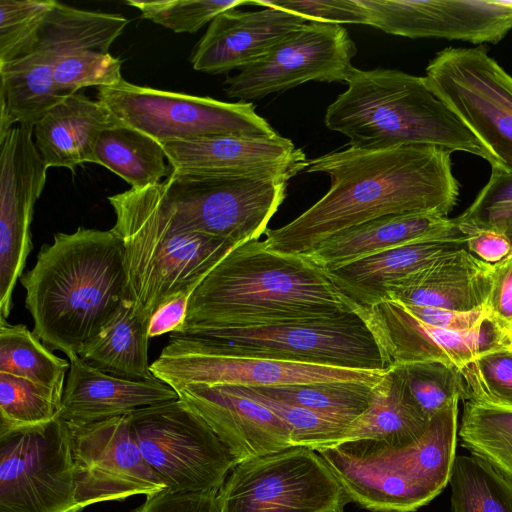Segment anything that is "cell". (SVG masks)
I'll use <instances>...</instances> for the list:
<instances>
[{
    "instance_id": "obj_1",
    "label": "cell",
    "mask_w": 512,
    "mask_h": 512,
    "mask_svg": "<svg viewBox=\"0 0 512 512\" xmlns=\"http://www.w3.org/2000/svg\"><path fill=\"white\" fill-rule=\"evenodd\" d=\"M452 151L430 145L385 150L349 147L311 159L309 173L330 178L326 194L264 241L272 251L307 255L335 234L393 214L435 213L448 217L457 204L459 183Z\"/></svg>"
},
{
    "instance_id": "obj_2",
    "label": "cell",
    "mask_w": 512,
    "mask_h": 512,
    "mask_svg": "<svg viewBox=\"0 0 512 512\" xmlns=\"http://www.w3.org/2000/svg\"><path fill=\"white\" fill-rule=\"evenodd\" d=\"M20 282L33 333L68 358L78 355L131 297L124 246L112 229L79 227L55 234Z\"/></svg>"
},
{
    "instance_id": "obj_3",
    "label": "cell",
    "mask_w": 512,
    "mask_h": 512,
    "mask_svg": "<svg viewBox=\"0 0 512 512\" xmlns=\"http://www.w3.org/2000/svg\"><path fill=\"white\" fill-rule=\"evenodd\" d=\"M356 308L307 256L252 240L232 249L196 287L183 328L309 322Z\"/></svg>"
},
{
    "instance_id": "obj_4",
    "label": "cell",
    "mask_w": 512,
    "mask_h": 512,
    "mask_svg": "<svg viewBox=\"0 0 512 512\" xmlns=\"http://www.w3.org/2000/svg\"><path fill=\"white\" fill-rule=\"evenodd\" d=\"M347 89L325 113L329 130L349 138L350 147L385 150L430 145L496 160L482 142L429 87L425 77L395 69L353 68Z\"/></svg>"
},
{
    "instance_id": "obj_5",
    "label": "cell",
    "mask_w": 512,
    "mask_h": 512,
    "mask_svg": "<svg viewBox=\"0 0 512 512\" xmlns=\"http://www.w3.org/2000/svg\"><path fill=\"white\" fill-rule=\"evenodd\" d=\"M108 201L116 216L112 230L124 246L130 296L136 313L148 322L162 304L196 289L236 247L184 226L169 201L165 179Z\"/></svg>"
},
{
    "instance_id": "obj_6",
    "label": "cell",
    "mask_w": 512,
    "mask_h": 512,
    "mask_svg": "<svg viewBox=\"0 0 512 512\" xmlns=\"http://www.w3.org/2000/svg\"><path fill=\"white\" fill-rule=\"evenodd\" d=\"M459 401L453 399L409 445L355 440L318 454L351 502L374 512H414L449 483L456 458Z\"/></svg>"
},
{
    "instance_id": "obj_7",
    "label": "cell",
    "mask_w": 512,
    "mask_h": 512,
    "mask_svg": "<svg viewBox=\"0 0 512 512\" xmlns=\"http://www.w3.org/2000/svg\"><path fill=\"white\" fill-rule=\"evenodd\" d=\"M170 340L205 354L383 371L379 346L357 312L261 326H185Z\"/></svg>"
},
{
    "instance_id": "obj_8",
    "label": "cell",
    "mask_w": 512,
    "mask_h": 512,
    "mask_svg": "<svg viewBox=\"0 0 512 512\" xmlns=\"http://www.w3.org/2000/svg\"><path fill=\"white\" fill-rule=\"evenodd\" d=\"M101 102L123 125L160 144L209 136L273 137L278 133L250 102H223L211 97L160 90L129 83L99 87Z\"/></svg>"
},
{
    "instance_id": "obj_9",
    "label": "cell",
    "mask_w": 512,
    "mask_h": 512,
    "mask_svg": "<svg viewBox=\"0 0 512 512\" xmlns=\"http://www.w3.org/2000/svg\"><path fill=\"white\" fill-rule=\"evenodd\" d=\"M143 458L172 492H218L238 461L181 400L128 414Z\"/></svg>"
},
{
    "instance_id": "obj_10",
    "label": "cell",
    "mask_w": 512,
    "mask_h": 512,
    "mask_svg": "<svg viewBox=\"0 0 512 512\" xmlns=\"http://www.w3.org/2000/svg\"><path fill=\"white\" fill-rule=\"evenodd\" d=\"M217 497L221 512H343L351 502L318 452L301 446L237 464Z\"/></svg>"
},
{
    "instance_id": "obj_11",
    "label": "cell",
    "mask_w": 512,
    "mask_h": 512,
    "mask_svg": "<svg viewBox=\"0 0 512 512\" xmlns=\"http://www.w3.org/2000/svg\"><path fill=\"white\" fill-rule=\"evenodd\" d=\"M425 79L493 155L492 170L512 174V76L483 46L448 47L429 62Z\"/></svg>"
},
{
    "instance_id": "obj_12",
    "label": "cell",
    "mask_w": 512,
    "mask_h": 512,
    "mask_svg": "<svg viewBox=\"0 0 512 512\" xmlns=\"http://www.w3.org/2000/svg\"><path fill=\"white\" fill-rule=\"evenodd\" d=\"M75 479L68 424L0 433V512H74Z\"/></svg>"
},
{
    "instance_id": "obj_13",
    "label": "cell",
    "mask_w": 512,
    "mask_h": 512,
    "mask_svg": "<svg viewBox=\"0 0 512 512\" xmlns=\"http://www.w3.org/2000/svg\"><path fill=\"white\" fill-rule=\"evenodd\" d=\"M165 182L169 201L184 226L236 247L266 233L286 198L288 183L173 172Z\"/></svg>"
},
{
    "instance_id": "obj_14",
    "label": "cell",
    "mask_w": 512,
    "mask_h": 512,
    "mask_svg": "<svg viewBox=\"0 0 512 512\" xmlns=\"http://www.w3.org/2000/svg\"><path fill=\"white\" fill-rule=\"evenodd\" d=\"M356 52L341 25L308 21L264 57L227 77L224 91L229 98L244 101L309 81L346 83Z\"/></svg>"
},
{
    "instance_id": "obj_15",
    "label": "cell",
    "mask_w": 512,
    "mask_h": 512,
    "mask_svg": "<svg viewBox=\"0 0 512 512\" xmlns=\"http://www.w3.org/2000/svg\"><path fill=\"white\" fill-rule=\"evenodd\" d=\"M75 508L166 489L134 439L128 415L89 424H69Z\"/></svg>"
},
{
    "instance_id": "obj_16",
    "label": "cell",
    "mask_w": 512,
    "mask_h": 512,
    "mask_svg": "<svg viewBox=\"0 0 512 512\" xmlns=\"http://www.w3.org/2000/svg\"><path fill=\"white\" fill-rule=\"evenodd\" d=\"M32 137L33 127L25 125L0 137V318L6 320L32 250L34 206L47 178L48 167Z\"/></svg>"
},
{
    "instance_id": "obj_17",
    "label": "cell",
    "mask_w": 512,
    "mask_h": 512,
    "mask_svg": "<svg viewBox=\"0 0 512 512\" xmlns=\"http://www.w3.org/2000/svg\"><path fill=\"white\" fill-rule=\"evenodd\" d=\"M154 377L175 391L191 383L274 387L321 382L377 383L383 371L355 370L270 359L205 354L170 340L150 365Z\"/></svg>"
},
{
    "instance_id": "obj_18",
    "label": "cell",
    "mask_w": 512,
    "mask_h": 512,
    "mask_svg": "<svg viewBox=\"0 0 512 512\" xmlns=\"http://www.w3.org/2000/svg\"><path fill=\"white\" fill-rule=\"evenodd\" d=\"M372 332L386 368L414 362H438L463 369L484 353L507 348V336L493 321L468 330L426 324L395 300L356 308Z\"/></svg>"
},
{
    "instance_id": "obj_19",
    "label": "cell",
    "mask_w": 512,
    "mask_h": 512,
    "mask_svg": "<svg viewBox=\"0 0 512 512\" xmlns=\"http://www.w3.org/2000/svg\"><path fill=\"white\" fill-rule=\"evenodd\" d=\"M369 26L408 38L500 42L512 29V1L361 0Z\"/></svg>"
},
{
    "instance_id": "obj_20",
    "label": "cell",
    "mask_w": 512,
    "mask_h": 512,
    "mask_svg": "<svg viewBox=\"0 0 512 512\" xmlns=\"http://www.w3.org/2000/svg\"><path fill=\"white\" fill-rule=\"evenodd\" d=\"M172 172L201 177L287 181L305 171L302 149L280 136H209L161 144Z\"/></svg>"
},
{
    "instance_id": "obj_21",
    "label": "cell",
    "mask_w": 512,
    "mask_h": 512,
    "mask_svg": "<svg viewBox=\"0 0 512 512\" xmlns=\"http://www.w3.org/2000/svg\"><path fill=\"white\" fill-rule=\"evenodd\" d=\"M176 392L229 448L238 464L294 446L288 427L277 415L226 385L191 383Z\"/></svg>"
},
{
    "instance_id": "obj_22",
    "label": "cell",
    "mask_w": 512,
    "mask_h": 512,
    "mask_svg": "<svg viewBox=\"0 0 512 512\" xmlns=\"http://www.w3.org/2000/svg\"><path fill=\"white\" fill-rule=\"evenodd\" d=\"M262 8L250 12L234 8L215 17L194 47L193 68L209 74L241 70L264 57L307 22L293 13Z\"/></svg>"
},
{
    "instance_id": "obj_23",
    "label": "cell",
    "mask_w": 512,
    "mask_h": 512,
    "mask_svg": "<svg viewBox=\"0 0 512 512\" xmlns=\"http://www.w3.org/2000/svg\"><path fill=\"white\" fill-rule=\"evenodd\" d=\"M69 361L59 415L66 423L89 424L179 399L171 386L156 377L125 379L91 366L78 355Z\"/></svg>"
},
{
    "instance_id": "obj_24",
    "label": "cell",
    "mask_w": 512,
    "mask_h": 512,
    "mask_svg": "<svg viewBox=\"0 0 512 512\" xmlns=\"http://www.w3.org/2000/svg\"><path fill=\"white\" fill-rule=\"evenodd\" d=\"M426 241H463L455 218L435 213L382 216L343 230L305 255L326 272L399 246Z\"/></svg>"
},
{
    "instance_id": "obj_25",
    "label": "cell",
    "mask_w": 512,
    "mask_h": 512,
    "mask_svg": "<svg viewBox=\"0 0 512 512\" xmlns=\"http://www.w3.org/2000/svg\"><path fill=\"white\" fill-rule=\"evenodd\" d=\"M495 265L465 247L392 285L386 300L405 305L473 311L486 307Z\"/></svg>"
},
{
    "instance_id": "obj_26",
    "label": "cell",
    "mask_w": 512,
    "mask_h": 512,
    "mask_svg": "<svg viewBox=\"0 0 512 512\" xmlns=\"http://www.w3.org/2000/svg\"><path fill=\"white\" fill-rule=\"evenodd\" d=\"M120 124L101 102L76 93L53 106L34 125V142L48 168L74 171L80 164L94 162L101 133Z\"/></svg>"
},
{
    "instance_id": "obj_27",
    "label": "cell",
    "mask_w": 512,
    "mask_h": 512,
    "mask_svg": "<svg viewBox=\"0 0 512 512\" xmlns=\"http://www.w3.org/2000/svg\"><path fill=\"white\" fill-rule=\"evenodd\" d=\"M463 241H426L386 250L327 272L350 302L369 308L386 300L398 281L430 266L460 248Z\"/></svg>"
},
{
    "instance_id": "obj_28",
    "label": "cell",
    "mask_w": 512,
    "mask_h": 512,
    "mask_svg": "<svg viewBox=\"0 0 512 512\" xmlns=\"http://www.w3.org/2000/svg\"><path fill=\"white\" fill-rule=\"evenodd\" d=\"M55 60L39 52L0 66V137L16 125L34 127L65 97L54 82Z\"/></svg>"
},
{
    "instance_id": "obj_29",
    "label": "cell",
    "mask_w": 512,
    "mask_h": 512,
    "mask_svg": "<svg viewBox=\"0 0 512 512\" xmlns=\"http://www.w3.org/2000/svg\"><path fill=\"white\" fill-rule=\"evenodd\" d=\"M429 423L388 368L372 387L365 411L347 426L342 443L374 440L391 447H402L420 439Z\"/></svg>"
},
{
    "instance_id": "obj_30",
    "label": "cell",
    "mask_w": 512,
    "mask_h": 512,
    "mask_svg": "<svg viewBox=\"0 0 512 512\" xmlns=\"http://www.w3.org/2000/svg\"><path fill=\"white\" fill-rule=\"evenodd\" d=\"M148 321L126 298L112 319L88 341L78 356L108 374L131 380H151L148 362Z\"/></svg>"
},
{
    "instance_id": "obj_31",
    "label": "cell",
    "mask_w": 512,
    "mask_h": 512,
    "mask_svg": "<svg viewBox=\"0 0 512 512\" xmlns=\"http://www.w3.org/2000/svg\"><path fill=\"white\" fill-rule=\"evenodd\" d=\"M127 24L128 20L120 14L87 11L54 1L33 51H40L56 62L81 49L109 52Z\"/></svg>"
},
{
    "instance_id": "obj_32",
    "label": "cell",
    "mask_w": 512,
    "mask_h": 512,
    "mask_svg": "<svg viewBox=\"0 0 512 512\" xmlns=\"http://www.w3.org/2000/svg\"><path fill=\"white\" fill-rule=\"evenodd\" d=\"M162 145L123 124L103 131L96 143L94 162L120 176L131 188L162 182L172 173Z\"/></svg>"
},
{
    "instance_id": "obj_33",
    "label": "cell",
    "mask_w": 512,
    "mask_h": 512,
    "mask_svg": "<svg viewBox=\"0 0 512 512\" xmlns=\"http://www.w3.org/2000/svg\"><path fill=\"white\" fill-rule=\"evenodd\" d=\"M461 445L512 482V403L463 401Z\"/></svg>"
},
{
    "instance_id": "obj_34",
    "label": "cell",
    "mask_w": 512,
    "mask_h": 512,
    "mask_svg": "<svg viewBox=\"0 0 512 512\" xmlns=\"http://www.w3.org/2000/svg\"><path fill=\"white\" fill-rule=\"evenodd\" d=\"M70 361L52 353L25 325L0 319V373L24 378L62 401Z\"/></svg>"
},
{
    "instance_id": "obj_35",
    "label": "cell",
    "mask_w": 512,
    "mask_h": 512,
    "mask_svg": "<svg viewBox=\"0 0 512 512\" xmlns=\"http://www.w3.org/2000/svg\"><path fill=\"white\" fill-rule=\"evenodd\" d=\"M373 386L374 384L337 381L250 388L349 425L367 408Z\"/></svg>"
},
{
    "instance_id": "obj_36",
    "label": "cell",
    "mask_w": 512,
    "mask_h": 512,
    "mask_svg": "<svg viewBox=\"0 0 512 512\" xmlns=\"http://www.w3.org/2000/svg\"><path fill=\"white\" fill-rule=\"evenodd\" d=\"M449 484L452 512H512V482L475 456H456Z\"/></svg>"
},
{
    "instance_id": "obj_37",
    "label": "cell",
    "mask_w": 512,
    "mask_h": 512,
    "mask_svg": "<svg viewBox=\"0 0 512 512\" xmlns=\"http://www.w3.org/2000/svg\"><path fill=\"white\" fill-rule=\"evenodd\" d=\"M415 405L431 420L453 399L462 396L459 369L438 362L404 363L390 367Z\"/></svg>"
},
{
    "instance_id": "obj_38",
    "label": "cell",
    "mask_w": 512,
    "mask_h": 512,
    "mask_svg": "<svg viewBox=\"0 0 512 512\" xmlns=\"http://www.w3.org/2000/svg\"><path fill=\"white\" fill-rule=\"evenodd\" d=\"M62 401L46 389L0 373V433L47 424L59 418Z\"/></svg>"
},
{
    "instance_id": "obj_39",
    "label": "cell",
    "mask_w": 512,
    "mask_h": 512,
    "mask_svg": "<svg viewBox=\"0 0 512 512\" xmlns=\"http://www.w3.org/2000/svg\"><path fill=\"white\" fill-rule=\"evenodd\" d=\"M232 391L252 399L277 415L288 427L294 446L316 452L341 444L348 425L324 417L307 408L271 398L247 386L226 385Z\"/></svg>"
},
{
    "instance_id": "obj_40",
    "label": "cell",
    "mask_w": 512,
    "mask_h": 512,
    "mask_svg": "<svg viewBox=\"0 0 512 512\" xmlns=\"http://www.w3.org/2000/svg\"><path fill=\"white\" fill-rule=\"evenodd\" d=\"M54 0H0V66L35 49Z\"/></svg>"
},
{
    "instance_id": "obj_41",
    "label": "cell",
    "mask_w": 512,
    "mask_h": 512,
    "mask_svg": "<svg viewBox=\"0 0 512 512\" xmlns=\"http://www.w3.org/2000/svg\"><path fill=\"white\" fill-rule=\"evenodd\" d=\"M250 0H128L127 5L138 9L143 18L175 33H196L219 14L243 5Z\"/></svg>"
},
{
    "instance_id": "obj_42",
    "label": "cell",
    "mask_w": 512,
    "mask_h": 512,
    "mask_svg": "<svg viewBox=\"0 0 512 512\" xmlns=\"http://www.w3.org/2000/svg\"><path fill=\"white\" fill-rule=\"evenodd\" d=\"M122 60L109 52L91 49L73 51L61 57L54 67L59 93L68 97L89 86L108 87L119 83Z\"/></svg>"
},
{
    "instance_id": "obj_43",
    "label": "cell",
    "mask_w": 512,
    "mask_h": 512,
    "mask_svg": "<svg viewBox=\"0 0 512 512\" xmlns=\"http://www.w3.org/2000/svg\"><path fill=\"white\" fill-rule=\"evenodd\" d=\"M461 231L492 229L512 243V174L492 170L471 205L455 218Z\"/></svg>"
},
{
    "instance_id": "obj_44",
    "label": "cell",
    "mask_w": 512,
    "mask_h": 512,
    "mask_svg": "<svg viewBox=\"0 0 512 512\" xmlns=\"http://www.w3.org/2000/svg\"><path fill=\"white\" fill-rule=\"evenodd\" d=\"M461 400L480 399L512 403V351L484 353L460 370Z\"/></svg>"
},
{
    "instance_id": "obj_45",
    "label": "cell",
    "mask_w": 512,
    "mask_h": 512,
    "mask_svg": "<svg viewBox=\"0 0 512 512\" xmlns=\"http://www.w3.org/2000/svg\"><path fill=\"white\" fill-rule=\"evenodd\" d=\"M249 5L280 9L306 21L369 25V14L361 0H250Z\"/></svg>"
},
{
    "instance_id": "obj_46",
    "label": "cell",
    "mask_w": 512,
    "mask_h": 512,
    "mask_svg": "<svg viewBox=\"0 0 512 512\" xmlns=\"http://www.w3.org/2000/svg\"><path fill=\"white\" fill-rule=\"evenodd\" d=\"M218 492H172L164 489L146 496L134 512H221Z\"/></svg>"
},
{
    "instance_id": "obj_47",
    "label": "cell",
    "mask_w": 512,
    "mask_h": 512,
    "mask_svg": "<svg viewBox=\"0 0 512 512\" xmlns=\"http://www.w3.org/2000/svg\"><path fill=\"white\" fill-rule=\"evenodd\" d=\"M402 305L418 320L447 330L468 331L477 329L490 320L492 321L487 306L473 311H456L436 307Z\"/></svg>"
},
{
    "instance_id": "obj_48",
    "label": "cell",
    "mask_w": 512,
    "mask_h": 512,
    "mask_svg": "<svg viewBox=\"0 0 512 512\" xmlns=\"http://www.w3.org/2000/svg\"><path fill=\"white\" fill-rule=\"evenodd\" d=\"M494 265L493 285L486 306L492 321L505 333L512 329V251Z\"/></svg>"
},
{
    "instance_id": "obj_49",
    "label": "cell",
    "mask_w": 512,
    "mask_h": 512,
    "mask_svg": "<svg viewBox=\"0 0 512 512\" xmlns=\"http://www.w3.org/2000/svg\"><path fill=\"white\" fill-rule=\"evenodd\" d=\"M195 289H186L162 304L150 317L148 337L181 331L186 320L190 297Z\"/></svg>"
},
{
    "instance_id": "obj_50",
    "label": "cell",
    "mask_w": 512,
    "mask_h": 512,
    "mask_svg": "<svg viewBox=\"0 0 512 512\" xmlns=\"http://www.w3.org/2000/svg\"><path fill=\"white\" fill-rule=\"evenodd\" d=\"M466 235V249L484 262L495 264L512 251V243L502 233L492 229H470Z\"/></svg>"
},
{
    "instance_id": "obj_51",
    "label": "cell",
    "mask_w": 512,
    "mask_h": 512,
    "mask_svg": "<svg viewBox=\"0 0 512 512\" xmlns=\"http://www.w3.org/2000/svg\"><path fill=\"white\" fill-rule=\"evenodd\" d=\"M505 334L507 336L508 343H509L507 348H512V329L506 331Z\"/></svg>"
},
{
    "instance_id": "obj_52",
    "label": "cell",
    "mask_w": 512,
    "mask_h": 512,
    "mask_svg": "<svg viewBox=\"0 0 512 512\" xmlns=\"http://www.w3.org/2000/svg\"><path fill=\"white\" fill-rule=\"evenodd\" d=\"M508 350L512 351V348H507Z\"/></svg>"
}]
</instances>
